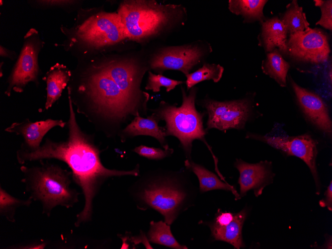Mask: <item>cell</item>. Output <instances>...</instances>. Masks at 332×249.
<instances>
[{
  "label": "cell",
  "mask_w": 332,
  "mask_h": 249,
  "mask_svg": "<svg viewBox=\"0 0 332 249\" xmlns=\"http://www.w3.org/2000/svg\"><path fill=\"white\" fill-rule=\"evenodd\" d=\"M71 73L68 97L77 112L106 138L119 137L135 117L147 115L148 108L121 89L97 55L80 59Z\"/></svg>",
  "instance_id": "6da1fadb"
},
{
  "label": "cell",
  "mask_w": 332,
  "mask_h": 249,
  "mask_svg": "<svg viewBox=\"0 0 332 249\" xmlns=\"http://www.w3.org/2000/svg\"><path fill=\"white\" fill-rule=\"evenodd\" d=\"M69 118L67 123L68 136L63 141L49 138L34 150L19 148L16 159L20 165L45 159H56L65 163L71 169L73 181L81 188L84 197L83 210L77 215V227L90 221L93 201L104 182L111 177L140 175V166L131 170H118L105 167L101 163V151L93 135L84 132L78 124L71 99L68 97Z\"/></svg>",
  "instance_id": "7a4b0ae2"
},
{
  "label": "cell",
  "mask_w": 332,
  "mask_h": 249,
  "mask_svg": "<svg viewBox=\"0 0 332 249\" xmlns=\"http://www.w3.org/2000/svg\"><path fill=\"white\" fill-rule=\"evenodd\" d=\"M188 169L176 171L156 169L145 172L135 183L138 208H152L171 225L182 212L193 206L198 190L190 180Z\"/></svg>",
  "instance_id": "3957f363"
},
{
  "label": "cell",
  "mask_w": 332,
  "mask_h": 249,
  "mask_svg": "<svg viewBox=\"0 0 332 249\" xmlns=\"http://www.w3.org/2000/svg\"><path fill=\"white\" fill-rule=\"evenodd\" d=\"M116 12L128 39L142 46L183 25L187 18L182 5L154 0H122Z\"/></svg>",
  "instance_id": "277c9868"
},
{
  "label": "cell",
  "mask_w": 332,
  "mask_h": 249,
  "mask_svg": "<svg viewBox=\"0 0 332 249\" xmlns=\"http://www.w3.org/2000/svg\"><path fill=\"white\" fill-rule=\"evenodd\" d=\"M77 17L73 27L61 30L67 37V49L80 59L118 50L130 41L117 12L81 9Z\"/></svg>",
  "instance_id": "5b68a950"
},
{
  "label": "cell",
  "mask_w": 332,
  "mask_h": 249,
  "mask_svg": "<svg viewBox=\"0 0 332 249\" xmlns=\"http://www.w3.org/2000/svg\"><path fill=\"white\" fill-rule=\"evenodd\" d=\"M39 162V165L20 167L21 181L29 198L40 202L42 213L48 217L57 206L73 207L79 201L80 193L70 186L72 171L48 162Z\"/></svg>",
  "instance_id": "8992f818"
},
{
  "label": "cell",
  "mask_w": 332,
  "mask_h": 249,
  "mask_svg": "<svg viewBox=\"0 0 332 249\" xmlns=\"http://www.w3.org/2000/svg\"><path fill=\"white\" fill-rule=\"evenodd\" d=\"M180 88L182 103L180 106L163 100L157 108L149 110L159 122H165L163 128L166 137L174 136L179 141L186 159L191 160L192 143L198 139L206 145L216 161L205 138L208 133L203 126L205 113L198 111L195 107L198 88L193 86L188 90V93L183 86L181 85Z\"/></svg>",
  "instance_id": "52a82bcc"
},
{
  "label": "cell",
  "mask_w": 332,
  "mask_h": 249,
  "mask_svg": "<svg viewBox=\"0 0 332 249\" xmlns=\"http://www.w3.org/2000/svg\"><path fill=\"white\" fill-rule=\"evenodd\" d=\"M212 51L209 43L202 41L163 47L153 53L147 54L149 70L158 73H163L166 70H175L186 75Z\"/></svg>",
  "instance_id": "ba28073f"
},
{
  "label": "cell",
  "mask_w": 332,
  "mask_h": 249,
  "mask_svg": "<svg viewBox=\"0 0 332 249\" xmlns=\"http://www.w3.org/2000/svg\"><path fill=\"white\" fill-rule=\"evenodd\" d=\"M200 102L208 114L207 132L211 129H243L252 117L251 104L248 98L219 101L206 97Z\"/></svg>",
  "instance_id": "9c48e42d"
},
{
  "label": "cell",
  "mask_w": 332,
  "mask_h": 249,
  "mask_svg": "<svg viewBox=\"0 0 332 249\" xmlns=\"http://www.w3.org/2000/svg\"><path fill=\"white\" fill-rule=\"evenodd\" d=\"M43 43L35 29H30L26 33L19 58L7 79L5 94L9 96L12 90L21 93L30 82L38 84V56Z\"/></svg>",
  "instance_id": "30bf717a"
},
{
  "label": "cell",
  "mask_w": 332,
  "mask_h": 249,
  "mask_svg": "<svg viewBox=\"0 0 332 249\" xmlns=\"http://www.w3.org/2000/svg\"><path fill=\"white\" fill-rule=\"evenodd\" d=\"M287 47V52L293 59L312 64L326 62L330 53L328 37L318 28L309 27L290 34Z\"/></svg>",
  "instance_id": "8fae6325"
},
{
  "label": "cell",
  "mask_w": 332,
  "mask_h": 249,
  "mask_svg": "<svg viewBox=\"0 0 332 249\" xmlns=\"http://www.w3.org/2000/svg\"><path fill=\"white\" fill-rule=\"evenodd\" d=\"M246 138L264 142L273 148L281 150L288 155L298 157L309 167L318 186V175L316 166L318 154V142L309 134L297 136L261 135L249 132Z\"/></svg>",
  "instance_id": "7c38bea8"
},
{
  "label": "cell",
  "mask_w": 332,
  "mask_h": 249,
  "mask_svg": "<svg viewBox=\"0 0 332 249\" xmlns=\"http://www.w3.org/2000/svg\"><path fill=\"white\" fill-rule=\"evenodd\" d=\"M291 85L298 102L306 116L325 134L332 133V123L328 108L317 94L299 86L292 80Z\"/></svg>",
  "instance_id": "4fadbf2b"
},
{
  "label": "cell",
  "mask_w": 332,
  "mask_h": 249,
  "mask_svg": "<svg viewBox=\"0 0 332 249\" xmlns=\"http://www.w3.org/2000/svg\"><path fill=\"white\" fill-rule=\"evenodd\" d=\"M270 163L261 161L256 164L247 163L241 159H237L234 166L239 170L240 176L238 183L240 187V197L245 196L249 190H253L256 196L272 177L270 168Z\"/></svg>",
  "instance_id": "5bb4252c"
},
{
  "label": "cell",
  "mask_w": 332,
  "mask_h": 249,
  "mask_svg": "<svg viewBox=\"0 0 332 249\" xmlns=\"http://www.w3.org/2000/svg\"><path fill=\"white\" fill-rule=\"evenodd\" d=\"M66 122L62 120L48 119L32 122L26 119L21 122L12 123L5 129V131L21 136L23 142L20 148L26 150H34L41 146L44 136L55 127L64 128Z\"/></svg>",
  "instance_id": "9a60e30c"
},
{
  "label": "cell",
  "mask_w": 332,
  "mask_h": 249,
  "mask_svg": "<svg viewBox=\"0 0 332 249\" xmlns=\"http://www.w3.org/2000/svg\"><path fill=\"white\" fill-rule=\"evenodd\" d=\"M159 121L153 114L144 117H135L121 131L119 138L121 142L137 136H149L158 140L164 149L169 148L166 140L163 127L159 126Z\"/></svg>",
  "instance_id": "2e32d148"
},
{
  "label": "cell",
  "mask_w": 332,
  "mask_h": 249,
  "mask_svg": "<svg viewBox=\"0 0 332 249\" xmlns=\"http://www.w3.org/2000/svg\"><path fill=\"white\" fill-rule=\"evenodd\" d=\"M261 24V38L266 51L270 52L277 47L280 51L287 53L288 31L280 19L273 17Z\"/></svg>",
  "instance_id": "e0dca14e"
},
{
  "label": "cell",
  "mask_w": 332,
  "mask_h": 249,
  "mask_svg": "<svg viewBox=\"0 0 332 249\" xmlns=\"http://www.w3.org/2000/svg\"><path fill=\"white\" fill-rule=\"evenodd\" d=\"M71 75V70L58 63L46 73L44 78L46 83L47 91L45 109L48 110L60 98L63 90L69 83Z\"/></svg>",
  "instance_id": "ac0fdd59"
},
{
  "label": "cell",
  "mask_w": 332,
  "mask_h": 249,
  "mask_svg": "<svg viewBox=\"0 0 332 249\" xmlns=\"http://www.w3.org/2000/svg\"><path fill=\"white\" fill-rule=\"evenodd\" d=\"M247 213V209L244 208L240 212L235 213L234 220L224 227L207 226L210 228L213 239L228 243L237 249L245 247L242 238V228Z\"/></svg>",
  "instance_id": "d6986e66"
},
{
  "label": "cell",
  "mask_w": 332,
  "mask_h": 249,
  "mask_svg": "<svg viewBox=\"0 0 332 249\" xmlns=\"http://www.w3.org/2000/svg\"><path fill=\"white\" fill-rule=\"evenodd\" d=\"M185 168L193 172L198 178L199 183V190L204 193L213 190L230 191L235 195V199L241 197L234 186L222 181L218 176L203 166L197 164L192 160L186 159L184 161Z\"/></svg>",
  "instance_id": "ffe728a7"
},
{
  "label": "cell",
  "mask_w": 332,
  "mask_h": 249,
  "mask_svg": "<svg viewBox=\"0 0 332 249\" xmlns=\"http://www.w3.org/2000/svg\"><path fill=\"white\" fill-rule=\"evenodd\" d=\"M267 1L265 0H230L229 9L232 13L242 15L244 22L258 20L261 22L264 19L263 9Z\"/></svg>",
  "instance_id": "44dd1931"
},
{
  "label": "cell",
  "mask_w": 332,
  "mask_h": 249,
  "mask_svg": "<svg viewBox=\"0 0 332 249\" xmlns=\"http://www.w3.org/2000/svg\"><path fill=\"white\" fill-rule=\"evenodd\" d=\"M261 68L264 74L273 79L281 86H286V77L290 65L277 49L267 54Z\"/></svg>",
  "instance_id": "7402d4cb"
},
{
  "label": "cell",
  "mask_w": 332,
  "mask_h": 249,
  "mask_svg": "<svg viewBox=\"0 0 332 249\" xmlns=\"http://www.w3.org/2000/svg\"><path fill=\"white\" fill-rule=\"evenodd\" d=\"M147 238L150 242L174 249H187L184 245H180L173 236L170 226L165 221H151L147 233Z\"/></svg>",
  "instance_id": "603a6c76"
},
{
  "label": "cell",
  "mask_w": 332,
  "mask_h": 249,
  "mask_svg": "<svg viewBox=\"0 0 332 249\" xmlns=\"http://www.w3.org/2000/svg\"><path fill=\"white\" fill-rule=\"evenodd\" d=\"M280 20L290 34L304 31L310 27L302 7L299 6L295 0L287 5L286 10Z\"/></svg>",
  "instance_id": "cb8c5ba5"
},
{
  "label": "cell",
  "mask_w": 332,
  "mask_h": 249,
  "mask_svg": "<svg viewBox=\"0 0 332 249\" xmlns=\"http://www.w3.org/2000/svg\"><path fill=\"white\" fill-rule=\"evenodd\" d=\"M224 68L219 64L205 63L195 72L185 76L186 90L188 91L198 83L212 80L214 83L218 82L222 78Z\"/></svg>",
  "instance_id": "d4e9b609"
},
{
  "label": "cell",
  "mask_w": 332,
  "mask_h": 249,
  "mask_svg": "<svg viewBox=\"0 0 332 249\" xmlns=\"http://www.w3.org/2000/svg\"><path fill=\"white\" fill-rule=\"evenodd\" d=\"M32 202L29 197L27 199L16 198L0 187V215L10 222H15V213L19 208L29 207Z\"/></svg>",
  "instance_id": "484cf974"
},
{
  "label": "cell",
  "mask_w": 332,
  "mask_h": 249,
  "mask_svg": "<svg viewBox=\"0 0 332 249\" xmlns=\"http://www.w3.org/2000/svg\"><path fill=\"white\" fill-rule=\"evenodd\" d=\"M183 83L182 81L172 80L162 74L156 75L151 71H149L145 89L152 90L154 92H158L160 91L161 87H165L166 91L169 92L174 89L177 85Z\"/></svg>",
  "instance_id": "4316f807"
},
{
  "label": "cell",
  "mask_w": 332,
  "mask_h": 249,
  "mask_svg": "<svg viewBox=\"0 0 332 249\" xmlns=\"http://www.w3.org/2000/svg\"><path fill=\"white\" fill-rule=\"evenodd\" d=\"M133 151L143 157L153 160H161L170 157L174 152L173 149L170 148L162 149L143 145L135 147Z\"/></svg>",
  "instance_id": "83f0119b"
},
{
  "label": "cell",
  "mask_w": 332,
  "mask_h": 249,
  "mask_svg": "<svg viewBox=\"0 0 332 249\" xmlns=\"http://www.w3.org/2000/svg\"><path fill=\"white\" fill-rule=\"evenodd\" d=\"M315 5L319 6L321 11L320 19L316 22L324 28L332 31V1L314 0Z\"/></svg>",
  "instance_id": "f1b7e54d"
},
{
  "label": "cell",
  "mask_w": 332,
  "mask_h": 249,
  "mask_svg": "<svg viewBox=\"0 0 332 249\" xmlns=\"http://www.w3.org/2000/svg\"><path fill=\"white\" fill-rule=\"evenodd\" d=\"M235 213L230 212H222L218 210L215 218L212 221L201 222L207 226L211 225L216 227H224L231 223L234 219Z\"/></svg>",
  "instance_id": "f546056e"
},
{
  "label": "cell",
  "mask_w": 332,
  "mask_h": 249,
  "mask_svg": "<svg viewBox=\"0 0 332 249\" xmlns=\"http://www.w3.org/2000/svg\"><path fill=\"white\" fill-rule=\"evenodd\" d=\"M37 5L48 7H66L74 5L79 1L76 0H36Z\"/></svg>",
  "instance_id": "4dcf8cb0"
},
{
  "label": "cell",
  "mask_w": 332,
  "mask_h": 249,
  "mask_svg": "<svg viewBox=\"0 0 332 249\" xmlns=\"http://www.w3.org/2000/svg\"><path fill=\"white\" fill-rule=\"evenodd\" d=\"M325 199L320 201L321 206H327L328 208L332 211V184L331 181L330 184L328 187L325 193Z\"/></svg>",
  "instance_id": "1f68e13d"
},
{
  "label": "cell",
  "mask_w": 332,
  "mask_h": 249,
  "mask_svg": "<svg viewBox=\"0 0 332 249\" xmlns=\"http://www.w3.org/2000/svg\"><path fill=\"white\" fill-rule=\"evenodd\" d=\"M47 245V243L44 242H31L27 244L20 245L18 246L12 247V249H44Z\"/></svg>",
  "instance_id": "d6a6232c"
},
{
  "label": "cell",
  "mask_w": 332,
  "mask_h": 249,
  "mask_svg": "<svg viewBox=\"0 0 332 249\" xmlns=\"http://www.w3.org/2000/svg\"><path fill=\"white\" fill-rule=\"evenodd\" d=\"M0 54L1 57L9 58L12 60L15 58L16 55L15 53L5 48L1 45H0Z\"/></svg>",
  "instance_id": "836d02e7"
}]
</instances>
